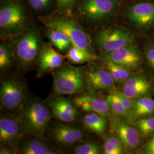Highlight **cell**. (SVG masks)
<instances>
[{
    "mask_svg": "<svg viewBox=\"0 0 154 154\" xmlns=\"http://www.w3.org/2000/svg\"><path fill=\"white\" fill-rule=\"evenodd\" d=\"M110 133L116 135L121 140L124 149L128 152L135 151L140 142L138 128L126 120L116 116L111 119Z\"/></svg>",
    "mask_w": 154,
    "mask_h": 154,
    "instance_id": "cell-8",
    "label": "cell"
},
{
    "mask_svg": "<svg viewBox=\"0 0 154 154\" xmlns=\"http://www.w3.org/2000/svg\"><path fill=\"white\" fill-rule=\"evenodd\" d=\"M30 6L37 11H43L50 5L51 0H28Z\"/></svg>",
    "mask_w": 154,
    "mask_h": 154,
    "instance_id": "cell-33",
    "label": "cell"
},
{
    "mask_svg": "<svg viewBox=\"0 0 154 154\" xmlns=\"http://www.w3.org/2000/svg\"><path fill=\"white\" fill-rule=\"evenodd\" d=\"M95 42L100 50L105 54L132 45L135 39L132 33L126 29L112 26L100 30L95 37Z\"/></svg>",
    "mask_w": 154,
    "mask_h": 154,
    "instance_id": "cell-6",
    "label": "cell"
},
{
    "mask_svg": "<svg viewBox=\"0 0 154 154\" xmlns=\"http://www.w3.org/2000/svg\"><path fill=\"white\" fill-rule=\"evenodd\" d=\"M40 138L24 134L17 143V150L23 154H54L57 151L51 149Z\"/></svg>",
    "mask_w": 154,
    "mask_h": 154,
    "instance_id": "cell-15",
    "label": "cell"
},
{
    "mask_svg": "<svg viewBox=\"0 0 154 154\" xmlns=\"http://www.w3.org/2000/svg\"><path fill=\"white\" fill-rule=\"evenodd\" d=\"M112 93L114 94L116 96V97L119 99L122 105L126 108L128 112H129V114L130 115L131 111L133 110L134 106V102L135 100L133 99H131L128 97H127L125 95H124L122 92L117 91L116 90L114 91ZM130 117V116H129Z\"/></svg>",
    "mask_w": 154,
    "mask_h": 154,
    "instance_id": "cell-31",
    "label": "cell"
},
{
    "mask_svg": "<svg viewBox=\"0 0 154 154\" xmlns=\"http://www.w3.org/2000/svg\"><path fill=\"white\" fill-rule=\"evenodd\" d=\"M123 146L121 140L116 135L110 133L104 138L103 151L105 154H122L123 152Z\"/></svg>",
    "mask_w": 154,
    "mask_h": 154,
    "instance_id": "cell-24",
    "label": "cell"
},
{
    "mask_svg": "<svg viewBox=\"0 0 154 154\" xmlns=\"http://www.w3.org/2000/svg\"><path fill=\"white\" fill-rule=\"evenodd\" d=\"M46 35L51 43L61 52L67 51L72 46L70 39L61 31L48 29L46 31Z\"/></svg>",
    "mask_w": 154,
    "mask_h": 154,
    "instance_id": "cell-20",
    "label": "cell"
},
{
    "mask_svg": "<svg viewBox=\"0 0 154 154\" xmlns=\"http://www.w3.org/2000/svg\"><path fill=\"white\" fill-rule=\"evenodd\" d=\"M41 20L48 29L58 30L64 33L70 39L72 44L96 60L89 35L76 20L69 17L58 16L45 17L41 18Z\"/></svg>",
    "mask_w": 154,
    "mask_h": 154,
    "instance_id": "cell-2",
    "label": "cell"
},
{
    "mask_svg": "<svg viewBox=\"0 0 154 154\" xmlns=\"http://www.w3.org/2000/svg\"><path fill=\"white\" fill-rule=\"evenodd\" d=\"M150 88L151 84L135 87H123L122 93L127 97L134 99L139 98L140 97L147 93Z\"/></svg>",
    "mask_w": 154,
    "mask_h": 154,
    "instance_id": "cell-28",
    "label": "cell"
},
{
    "mask_svg": "<svg viewBox=\"0 0 154 154\" xmlns=\"http://www.w3.org/2000/svg\"><path fill=\"white\" fill-rule=\"evenodd\" d=\"M26 16L22 4L18 0H8L0 8V30L1 36L17 35L25 31Z\"/></svg>",
    "mask_w": 154,
    "mask_h": 154,
    "instance_id": "cell-5",
    "label": "cell"
},
{
    "mask_svg": "<svg viewBox=\"0 0 154 154\" xmlns=\"http://www.w3.org/2000/svg\"><path fill=\"white\" fill-rule=\"evenodd\" d=\"M53 92L55 95H72L87 88L85 70L81 67L65 65L54 70Z\"/></svg>",
    "mask_w": 154,
    "mask_h": 154,
    "instance_id": "cell-3",
    "label": "cell"
},
{
    "mask_svg": "<svg viewBox=\"0 0 154 154\" xmlns=\"http://www.w3.org/2000/svg\"><path fill=\"white\" fill-rule=\"evenodd\" d=\"M49 106L53 116L55 119L65 123L75 121L78 112L75 106L69 99L56 97L49 102Z\"/></svg>",
    "mask_w": 154,
    "mask_h": 154,
    "instance_id": "cell-14",
    "label": "cell"
},
{
    "mask_svg": "<svg viewBox=\"0 0 154 154\" xmlns=\"http://www.w3.org/2000/svg\"><path fill=\"white\" fill-rule=\"evenodd\" d=\"M106 100L110 106L111 109L116 116L125 118L129 117V112L114 94H111L107 95Z\"/></svg>",
    "mask_w": 154,
    "mask_h": 154,
    "instance_id": "cell-26",
    "label": "cell"
},
{
    "mask_svg": "<svg viewBox=\"0 0 154 154\" xmlns=\"http://www.w3.org/2000/svg\"><path fill=\"white\" fill-rule=\"evenodd\" d=\"M25 88L20 81L3 80L1 82L0 101L1 108L6 110L20 109L24 103Z\"/></svg>",
    "mask_w": 154,
    "mask_h": 154,
    "instance_id": "cell-7",
    "label": "cell"
},
{
    "mask_svg": "<svg viewBox=\"0 0 154 154\" xmlns=\"http://www.w3.org/2000/svg\"><path fill=\"white\" fill-rule=\"evenodd\" d=\"M142 152L144 154H154V136L143 147Z\"/></svg>",
    "mask_w": 154,
    "mask_h": 154,
    "instance_id": "cell-34",
    "label": "cell"
},
{
    "mask_svg": "<svg viewBox=\"0 0 154 154\" xmlns=\"http://www.w3.org/2000/svg\"><path fill=\"white\" fill-rule=\"evenodd\" d=\"M50 134L57 143L63 146L74 144L83 137V132L79 128L66 125H59L54 127Z\"/></svg>",
    "mask_w": 154,
    "mask_h": 154,
    "instance_id": "cell-17",
    "label": "cell"
},
{
    "mask_svg": "<svg viewBox=\"0 0 154 154\" xmlns=\"http://www.w3.org/2000/svg\"><path fill=\"white\" fill-rule=\"evenodd\" d=\"M127 18L136 27L149 28L154 24V2H139L128 8Z\"/></svg>",
    "mask_w": 154,
    "mask_h": 154,
    "instance_id": "cell-10",
    "label": "cell"
},
{
    "mask_svg": "<svg viewBox=\"0 0 154 154\" xmlns=\"http://www.w3.org/2000/svg\"><path fill=\"white\" fill-rule=\"evenodd\" d=\"M151 83L144 77L140 76L130 77L124 82L123 87H135L149 85Z\"/></svg>",
    "mask_w": 154,
    "mask_h": 154,
    "instance_id": "cell-32",
    "label": "cell"
},
{
    "mask_svg": "<svg viewBox=\"0 0 154 154\" xmlns=\"http://www.w3.org/2000/svg\"><path fill=\"white\" fill-rule=\"evenodd\" d=\"M82 122L83 126L88 131L99 135L104 134L107 125L104 116L94 112L84 116Z\"/></svg>",
    "mask_w": 154,
    "mask_h": 154,
    "instance_id": "cell-18",
    "label": "cell"
},
{
    "mask_svg": "<svg viewBox=\"0 0 154 154\" xmlns=\"http://www.w3.org/2000/svg\"><path fill=\"white\" fill-rule=\"evenodd\" d=\"M90 105L91 111L96 112L105 118L111 119L116 116V114L111 109L110 106L106 99H104L89 93Z\"/></svg>",
    "mask_w": 154,
    "mask_h": 154,
    "instance_id": "cell-21",
    "label": "cell"
},
{
    "mask_svg": "<svg viewBox=\"0 0 154 154\" xmlns=\"http://www.w3.org/2000/svg\"><path fill=\"white\" fill-rule=\"evenodd\" d=\"M66 58L70 62L74 64H82L87 62L95 60L93 57L72 44L67 51Z\"/></svg>",
    "mask_w": 154,
    "mask_h": 154,
    "instance_id": "cell-25",
    "label": "cell"
},
{
    "mask_svg": "<svg viewBox=\"0 0 154 154\" xmlns=\"http://www.w3.org/2000/svg\"><path fill=\"white\" fill-rule=\"evenodd\" d=\"M154 113V100L151 97L139 98L135 100L130 118L135 119Z\"/></svg>",
    "mask_w": 154,
    "mask_h": 154,
    "instance_id": "cell-19",
    "label": "cell"
},
{
    "mask_svg": "<svg viewBox=\"0 0 154 154\" xmlns=\"http://www.w3.org/2000/svg\"><path fill=\"white\" fill-rule=\"evenodd\" d=\"M116 9V0H83L81 11L88 21L99 22L114 15Z\"/></svg>",
    "mask_w": 154,
    "mask_h": 154,
    "instance_id": "cell-9",
    "label": "cell"
},
{
    "mask_svg": "<svg viewBox=\"0 0 154 154\" xmlns=\"http://www.w3.org/2000/svg\"><path fill=\"white\" fill-rule=\"evenodd\" d=\"M20 110L16 119L25 133L42 138L53 116L47 106L38 98H32L25 100Z\"/></svg>",
    "mask_w": 154,
    "mask_h": 154,
    "instance_id": "cell-1",
    "label": "cell"
},
{
    "mask_svg": "<svg viewBox=\"0 0 154 154\" xmlns=\"http://www.w3.org/2000/svg\"><path fill=\"white\" fill-rule=\"evenodd\" d=\"M100 149L98 144L94 142H88L78 146L74 149L75 154H99Z\"/></svg>",
    "mask_w": 154,
    "mask_h": 154,
    "instance_id": "cell-30",
    "label": "cell"
},
{
    "mask_svg": "<svg viewBox=\"0 0 154 154\" xmlns=\"http://www.w3.org/2000/svg\"><path fill=\"white\" fill-rule=\"evenodd\" d=\"M105 61H110L129 69L138 67L142 57L138 49L132 45L105 53Z\"/></svg>",
    "mask_w": 154,
    "mask_h": 154,
    "instance_id": "cell-11",
    "label": "cell"
},
{
    "mask_svg": "<svg viewBox=\"0 0 154 154\" xmlns=\"http://www.w3.org/2000/svg\"><path fill=\"white\" fill-rule=\"evenodd\" d=\"M139 131L144 137H148L154 134V116L139 118L136 122Z\"/></svg>",
    "mask_w": 154,
    "mask_h": 154,
    "instance_id": "cell-27",
    "label": "cell"
},
{
    "mask_svg": "<svg viewBox=\"0 0 154 154\" xmlns=\"http://www.w3.org/2000/svg\"><path fill=\"white\" fill-rule=\"evenodd\" d=\"M146 57L150 65L154 69V47L147 49L146 51Z\"/></svg>",
    "mask_w": 154,
    "mask_h": 154,
    "instance_id": "cell-35",
    "label": "cell"
},
{
    "mask_svg": "<svg viewBox=\"0 0 154 154\" xmlns=\"http://www.w3.org/2000/svg\"><path fill=\"white\" fill-rule=\"evenodd\" d=\"M25 134L20 123L11 117H3L0 119V141L2 145H7L16 150L19 139Z\"/></svg>",
    "mask_w": 154,
    "mask_h": 154,
    "instance_id": "cell-13",
    "label": "cell"
},
{
    "mask_svg": "<svg viewBox=\"0 0 154 154\" xmlns=\"http://www.w3.org/2000/svg\"><path fill=\"white\" fill-rule=\"evenodd\" d=\"M87 87L93 90L116 91L115 80L106 69L88 68L85 70Z\"/></svg>",
    "mask_w": 154,
    "mask_h": 154,
    "instance_id": "cell-12",
    "label": "cell"
},
{
    "mask_svg": "<svg viewBox=\"0 0 154 154\" xmlns=\"http://www.w3.org/2000/svg\"><path fill=\"white\" fill-rule=\"evenodd\" d=\"M78 1L79 0H55L57 11L61 14L70 17Z\"/></svg>",
    "mask_w": 154,
    "mask_h": 154,
    "instance_id": "cell-29",
    "label": "cell"
},
{
    "mask_svg": "<svg viewBox=\"0 0 154 154\" xmlns=\"http://www.w3.org/2000/svg\"><path fill=\"white\" fill-rule=\"evenodd\" d=\"M16 151L15 149L12 148L9 146L2 145L0 148V154H13Z\"/></svg>",
    "mask_w": 154,
    "mask_h": 154,
    "instance_id": "cell-36",
    "label": "cell"
},
{
    "mask_svg": "<svg viewBox=\"0 0 154 154\" xmlns=\"http://www.w3.org/2000/svg\"><path fill=\"white\" fill-rule=\"evenodd\" d=\"M16 58L14 50L7 43L0 45V70L1 72H7L11 67Z\"/></svg>",
    "mask_w": 154,
    "mask_h": 154,
    "instance_id": "cell-22",
    "label": "cell"
},
{
    "mask_svg": "<svg viewBox=\"0 0 154 154\" xmlns=\"http://www.w3.org/2000/svg\"><path fill=\"white\" fill-rule=\"evenodd\" d=\"M63 62L64 57L63 55L57 52L50 45L45 46L41 50L38 59V77L61 67L63 65Z\"/></svg>",
    "mask_w": 154,
    "mask_h": 154,
    "instance_id": "cell-16",
    "label": "cell"
},
{
    "mask_svg": "<svg viewBox=\"0 0 154 154\" xmlns=\"http://www.w3.org/2000/svg\"><path fill=\"white\" fill-rule=\"evenodd\" d=\"M105 66L106 69L110 72L116 82H125L131 77L130 69L125 67L107 61H105Z\"/></svg>",
    "mask_w": 154,
    "mask_h": 154,
    "instance_id": "cell-23",
    "label": "cell"
},
{
    "mask_svg": "<svg viewBox=\"0 0 154 154\" xmlns=\"http://www.w3.org/2000/svg\"><path fill=\"white\" fill-rule=\"evenodd\" d=\"M42 41L35 29L23 31L14 42V53L19 66L26 69L38 61L42 49Z\"/></svg>",
    "mask_w": 154,
    "mask_h": 154,
    "instance_id": "cell-4",
    "label": "cell"
}]
</instances>
